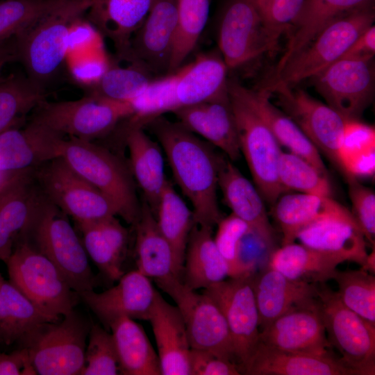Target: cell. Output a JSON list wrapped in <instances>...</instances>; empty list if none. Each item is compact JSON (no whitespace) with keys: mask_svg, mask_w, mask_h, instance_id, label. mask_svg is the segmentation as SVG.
Returning a JSON list of instances; mask_svg holds the SVG:
<instances>
[{"mask_svg":"<svg viewBox=\"0 0 375 375\" xmlns=\"http://www.w3.org/2000/svg\"><path fill=\"white\" fill-rule=\"evenodd\" d=\"M143 126L163 149L176 183L192 206L194 224L212 228L222 218L217 196L222 156L212 144L162 115Z\"/></svg>","mask_w":375,"mask_h":375,"instance_id":"6da1fadb","label":"cell"},{"mask_svg":"<svg viewBox=\"0 0 375 375\" xmlns=\"http://www.w3.org/2000/svg\"><path fill=\"white\" fill-rule=\"evenodd\" d=\"M91 0H67L15 37L17 58L26 76L47 90L67 54L71 30L86 13Z\"/></svg>","mask_w":375,"mask_h":375,"instance_id":"7a4b0ae2","label":"cell"},{"mask_svg":"<svg viewBox=\"0 0 375 375\" xmlns=\"http://www.w3.org/2000/svg\"><path fill=\"white\" fill-rule=\"evenodd\" d=\"M18 238L49 258L76 292L94 290L96 278L81 238L67 215L44 196Z\"/></svg>","mask_w":375,"mask_h":375,"instance_id":"3957f363","label":"cell"},{"mask_svg":"<svg viewBox=\"0 0 375 375\" xmlns=\"http://www.w3.org/2000/svg\"><path fill=\"white\" fill-rule=\"evenodd\" d=\"M60 157L106 195L125 222L131 225L135 222L141 203L131 170L117 156L92 141L68 138Z\"/></svg>","mask_w":375,"mask_h":375,"instance_id":"277c9868","label":"cell"},{"mask_svg":"<svg viewBox=\"0 0 375 375\" xmlns=\"http://www.w3.org/2000/svg\"><path fill=\"white\" fill-rule=\"evenodd\" d=\"M63 317L40 324L19 342L36 374L78 375L85 366L92 323L74 309Z\"/></svg>","mask_w":375,"mask_h":375,"instance_id":"5b68a950","label":"cell"},{"mask_svg":"<svg viewBox=\"0 0 375 375\" xmlns=\"http://www.w3.org/2000/svg\"><path fill=\"white\" fill-rule=\"evenodd\" d=\"M228 92L240 151L256 188L264 201L273 206L286 192L278 176L281 146L264 120L239 92L235 81L228 80Z\"/></svg>","mask_w":375,"mask_h":375,"instance_id":"8992f818","label":"cell"},{"mask_svg":"<svg viewBox=\"0 0 375 375\" xmlns=\"http://www.w3.org/2000/svg\"><path fill=\"white\" fill-rule=\"evenodd\" d=\"M374 17L372 3L337 17L264 86L277 83L294 86L314 78L340 59L356 38L373 24Z\"/></svg>","mask_w":375,"mask_h":375,"instance_id":"52a82bcc","label":"cell"},{"mask_svg":"<svg viewBox=\"0 0 375 375\" xmlns=\"http://www.w3.org/2000/svg\"><path fill=\"white\" fill-rule=\"evenodd\" d=\"M6 264L9 281L53 317L67 315L80 299L56 266L23 238L17 239Z\"/></svg>","mask_w":375,"mask_h":375,"instance_id":"ba28073f","label":"cell"},{"mask_svg":"<svg viewBox=\"0 0 375 375\" xmlns=\"http://www.w3.org/2000/svg\"><path fill=\"white\" fill-rule=\"evenodd\" d=\"M30 120L68 138L93 141L111 132L126 118L133 115L130 102L93 95L57 102L40 103Z\"/></svg>","mask_w":375,"mask_h":375,"instance_id":"9c48e42d","label":"cell"},{"mask_svg":"<svg viewBox=\"0 0 375 375\" xmlns=\"http://www.w3.org/2000/svg\"><path fill=\"white\" fill-rule=\"evenodd\" d=\"M317 299L327 339L340 360L355 375H374L375 326L348 308L325 283L317 285Z\"/></svg>","mask_w":375,"mask_h":375,"instance_id":"30bf717a","label":"cell"},{"mask_svg":"<svg viewBox=\"0 0 375 375\" xmlns=\"http://www.w3.org/2000/svg\"><path fill=\"white\" fill-rule=\"evenodd\" d=\"M33 176L44 196L76 224L118 215L112 202L62 157L37 167Z\"/></svg>","mask_w":375,"mask_h":375,"instance_id":"8fae6325","label":"cell"},{"mask_svg":"<svg viewBox=\"0 0 375 375\" xmlns=\"http://www.w3.org/2000/svg\"><path fill=\"white\" fill-rule=\"evenodd\" d=\"M157 285L178 308L191 349L207 351L235 362L227 322L221 309L209 295L188 288L178 278Z\"/></svg>","mask_w":375,"mask_h":375,"instance_id":"7c38bea8","label":"cell"},{"mask_svg":"<svg viewBox=\"0 0 375 375\" xmlns=\"http://www.w3.org/2000/svg\"><path fill=\"white\" fill-rule=\"evenodd\" d=\"M260 89L275 95L282 110L297 124L319 153L340 170L338 153L346 119L301 88L277 83Z\"/></svg>","mask_w":375,"mask_h":375,"instance_id":"4fadbf2b","label":"cell"},{"mask_svg":"<svg viewBox=\"0 0 375 375\" xmlns=\"http://www.w3.org/2000/svg\"><path fill=\"white\" fill-rule=\"evenodd\" d=\"M251 276L228 278L202 290L224 315L233 341L235 361L242 374L258 344L260 335Z\"/></svg>","mask_w":375,"mask_h":375,"instance_id":"5bb4252c","label":"cell"},{"mask_svg":"<svg viewBox=\"0 0 375 375\" xmlns=\"http://www.w3.org/2000/svg\"><path fill=\"white\" fill-rule=\"evenodd\" d=\"M217 44L228 70L272 55L261 19L251 0H228L217 28Z\"/></svg>","mask_w":375,"mask_h":375,"instance_id":"9a60e30c","label":"cell"},{"mask_svg":"<svg viewBox=\"0 0 375 375\" xmlns=\"http://www.w3.org/2000/svg\"><path fill=\"white\" fill-rule=\"evenodd\" d=\"M374 59L340 58L312 78L326 104L346 119H360L374 92Z\"/></svg>","mask_w":375,"mask_h":375,"instance_id":"2e32d148","label":"cell"},{"mask_svg":"<svg viewBox=\"0 0 375 375\" xmlns=\"http://www.w3.org/2000/svg\"><path fill=\"white\" fill-rule=\"evenodd\" d=\"M177 28L176 0H156L132 35L124 60L138 62L154 75L169 74Z\"/></svg>","mask_w":375,"mask_h":375,"instance_id":"e0dca14e","label":"cell"},{"mask_svg":"<svg viewBox=\"0 0 375 375\" xmlns=\"http://www.w3.org/2000/svg\"><path fill=\"white\" fill-rule=\"evenodd\" d=\"M258 342L283 351L331 354L317 299L274 319L260 331Z\"/></svg>","mask_w":375,"mask_h":375,"instance_id":"ac0fdd59","label":"cell"},{"mask_svg":"<svg viewBox=\"0 0 375 375\" xmlns=\"http://www.w3.org/2000/svg\"><path fill=\"white\" fill-rule=\"evenodd\" d=\"M138 269L125 273L113 287L101 292L78 293L106 328L121 317L148 320L157 290Z\"/></svg>","mask_w":375,"mask_h":375,"instance_id":"d6986e66","label":"cell"},{"mask_svg":"<svg viewBox=\"0 0 375 375\" xmlns=\"http://www.w3.org/2000/svg\"><path fill=\"white\" fill-rule=\"evenodd\" d=\"M65 136L30 120L23 128L0 134V172L17 174L35 169L60 157Z\"/></svg>","mask_w":375,"mask_h":375,"instance_id":"ffe728a7","label":"cell"},{"mask_svg":"<svg viewBox=\"0 0 375 375\" xmlns=\"http://www.w3.org/2000/svg\"><path fill=\"white\" fill-rule=\"evenodd\" d=\"M297 240L310 248L361 267L368 256L367 241L349 210L310 224L298 233Z\"/></svg>","mask_w":375,"mask_h":375,"instance_id":"44dd1931","label":"cell"},{"mask_svg":"<svg viewBox=\"0 0 375 375\" xmlns=\"http://www.w3.org/2000/svg\"><path fill=\"white\" fill-rule=\"evenodd\" d=\"M173 113L178 123L220 149L231 160L241 151L228 92L211 100L181 108Z\"/></svg>","mask_w":375,"mask_h":375,"instance_id":"7402d4cb","label":"cell"},{"mask_svg":"<svg viewBox=\"0 0 375 375\" xmlns=\"http://www.w3.org/2000/svg\"><path fill=\"white\" fill-rule=\"evenodd\" d=\"M43 196L33 170L17 174L0 190V260H8Z\"/></svg>","mask_w":375,"mask_h":375,"instance_id":"603a6c76","label":"cell"},{"mask_svg":"<svg viewBox=\"0 0 375 375\" xmlns=\"http://www.w3.org/2000/svg\"><path fill=\"white\" fill-rule=\"evenodd\" d=\"M148 321L155 337L162 375H191V347L178 308L157 291Z\"/></svg>","mask_w":375,"mask_h":375,"instance_id":"cb8c5ba5","label":"cell"},{"mask_svg":"<svg viewBox=\"0 0 375 375\" xmlns=\"http://www.w3.org/2000/svg\"><path fill=\"white\" fill-rule=\"evenodd\" d=\"M260 331L292 308L317 299V284L287 278L267 267L251 276Z\"/></svg>","mask_w":375,"mask_h":375,"instance_id":"d4e9b609","label":"cell"},{"mask_svg":"<svg viewBox=\"0 0 375 375\" xmlns=\"http://www.w3.org/2000/svg\"><path fill=\"white\" fill-rule=\"evenodd\" d=\"M88 256L101 274L117 281L126 272L124 265L128 251L130 233L116 217L76 224Z\"/></svg>","mask_w":375,"mask_h":375,"instance_id":"484cf974","label":"cell"},{"mask_svg":"<svg viewBox=\"0 0 375 375\" xmlns=\"http://www.w3.org/2000/svg\"><path fill=\"white\" fill-rule=\"evenodd\" d=\"M246 375H355L331 354L280 351L258 342L244 368Z\"/></svg>","mask_w":375,"mask_h":375,"instance_id":"4316f807","label":"cell"},{"mask_svg":"<svg viewBox=\"0 0 375 375\" xmlns=\"http://www.w3.org/2000/svg\"><path fill=\"white\" fill-rule=\"evenodd\" d=\"M218 186L231 213L247 223L251 230L276 248L275 233L269 222L263 198L256 187L231 160L223 156L218 174Z\"/></svg>","mask_w":375,"mask_h":375,"instance_id":"83f0119b","label":"cell"},{"mask_svg":"<svg viewBox=\"0 0 375 375\" xmlns=\"http://www.w3.org/2000/svg\"><path fill=\"white\" fill-rule=\"evenodd\" d=\"M156 0H91L89 22L109 39L119 60H124L131 38Z\"/></svg>","mask_w":375,"mask_h":375,"instance_id":"f1b7e54d","label":"cell"},{"mask_svg":"<svg viewBox=\"0 0 375 375\" xmlns=\"http://www.w3.org/2000/svg\"><path fill=\"white\" fill-rule=\"evenodd\" d=\"M228 71L219 52L200 54L175 70L177 110L227 94Z\"/></svg>","mask_w":375,"mask_h":375,"instance_id":"f546056e","label":"cell"},{"mask_svg":"<svg viewBox=\"0 0 375 375\" xmlns=\"http://www.w3.org/2000/svg\"><path fill=\"white\" fill-rule=\"evenodd\" d=\"M135 232L137 269L156 285L178 277L172 249L161 233L154 214L143 200L140 212L132 225Z\"/></svg>","mask_w":375,"mask_h":375,"instance_id":"4dcf8cb0","label":"cell"},{"mask_svg":"<svg viewBox=\"0 0 375 375\" xmlns=\"http://www.w3.org/2000/svg\"><path fill=\"white\" fill-rule=\"evenodd\" d=\"M235 83L241 94L268 126L279 144L304 158L322 174L328 176L319 151L297 124L271 102L270 94L262 89H250L236 81Z\"/></svg>","mask_w":375,"mask_h":375,"instance_id":"1f68e13d","label":"cell"},{"mask_svg":"<svg viewBox=\"0 0 375 375\" xmlns=\"http://www.w3.org/2000/svg\"><path fill=\"white\" fill-rule=\"evenodd\" d=\"M125 141L129 152V169L140 190L143 200L156 214L167 179L161 148L142 129L131 124Z\"/></svg>","mask_w":375,"mask_h":375,"instance_id":"d6a6232c","label":"cell"},{"mask_svg":"<svg viewBox=\"0 0 375 375\" xmlns=\"http://www.w3.org/2000/svg\"><path fill=\"white\" fill-rule=\"evenodd\" d=\"M372 2V0H304L300 12L288 31L286 47L273 75L278 74L331 22Z\"/></svg>","mask_w":375,"mask_h":375,"instance_id":"836d02e7","label":"cell"},{"mask_svg":"<svg viewBox=\"0 0 375 375\" xmlns=\"http://www.w3.org/2000/svg\"><path fill=\"white\" fill-rule=\"evenodd\" d=\"M212 230L194 224L189 235L181 281L193 290L206 289L229 278L228 265L215 244Z\"/></svg>","mask_w":375,"mask_h":375,"instance_id":"e575fe53","label":"cell"},{"mask_svg":"<svg viewBox=\"0 0 375 375\" xmlns=\"http://www.w3.org/2000/svg\"><path fill=\"white\" fill-rule=\"evenodd\" d=\"M348 210L331 197L287 194L273 205V217L282 233V245H285L294 242L298 233L310 224Z\"/></svg>","mask_w":375,"mask_h":375,"instance_id":"d590c367","label":"cell"},{"mask_svg":"<svg viewBox=\"0 0 375 375\" xmlns=\"http://www.w3.org/2000/svg\"><path fill=\"white\" fill-rule=\"evenodd\" d=\"M123 375H162L158 353L144 328L131 318L121 317L108 326Z\"/></svg>","mask_w":375,"mask_h":375,"instance_id":"8d00e7d4","label":"cell"},{"mask_svg":"<svg viewBox=\"0 0 375 375\" xmlns=\"http://www.w3.org/2000/svg\"><path fill=\"white\" fill-rule=\"evenodd\" d=\"M343 262L337 256L293 242L276 249L268 267L288 278L317 284L331 280L336 267Z\"/></svg>","mask_w":375,"mask_h":375,"instance_id":"74e56055","label":"cell"},{"mask_svg":"<svg viewBox=\"0 0 375 375\" xmlns=\"http://www.w3.org/2000/svg\"><path fill=\"white\" fill-rule=\"evenodd\" d=\"M12 283L0 278V343L11 345L41 324L57 322Z\"/></svg>","mask_w":375,"mask_h":375,"instance_id":"f35d334b","label":"cell"},{"mask_svg":"<svg viewBox=\"0 0 375 375\" xmlns=\"http://www.w3.org/2000/svg\"><path fill=\"white\" fill-rule=\"evenodd\" d=\"M158 226L169 244L176 270L181 280L185 249L194 224L192 210L167 180L155 214Z\"/></svg>","mask_w":375,"mask_h":375,"instance_id":"ab89813d","label":"cell"},{"mask_svg":"<svg viewBox=\"0 0 375 375\" xmlns=\"http://www.w3.org/2000/svg\"><path fill=\"white\" fill-rule=\"evenodd\" d=\"M47 90L26 75L0 77V134L18 127L26 115L46 100Z\"/></svg>","mask_w":375,"mask_h":375,"instance_id":"60d3db41","label":"cell"},{"mask_svg":"<svg viewBox=\"0 0 375 375\" xmlns=\"http://www.w3.org/2000/svg\"><path fill=\"white\" fill-rule=\"evenodd\" d=\"M126 67L108 65L87 90L86 94L131 102L157 78L142 64L131 61Z\"/></svg>","mask_w":375,"mask_h":375,"instance_id":"b9f144b4","label":"cell"},{"mask_svg":"<svg viewBox=\"0 0 375 375\" xmlns=\"http://www.w3.org/2000/svg\"><path fill=\"white\" fill-rule=\"evenodd\" d=\"M178 28L169 73L180 67L195 48L207 24L210 0H176Z\"/></svg>","mask_w":375,"mask_h":375,"instance_id":"7bdbcfd3","label":"cell"},{"mask_svg":"<svg viewBox=\"0 0 375 375\" xmlns=\"http://www.w3.org/2000/svg\"><path fill=\"white\" fill-rule=\"evenodd\" d=\"M331 279L338 285L340 301L350 310L375 326V277L362 269L339 271Z\"/></svg>","mask_w":375,"mask_h":375,"instance_id":"ee69618b","label":"cell"},{"mask_svg":"<svg viewBox=\"0 0 375 375\" xmlns=\"http://www.w3.org/2000/svg\"><path fill=\"white\" fill-rule=\"evenodd\" d=\"M279 182L286 192L331 197L332 188L328 176L301 156L281 151L278 165Z\"/></svg>","mask_w":375,"mask_h":375,"instance_id":"f6af8a7d","label":"cell"},{"mask_svg":"<svg viewBox=\"0 0 375 375\" xmlns=\"http://www.w3.org/2000/svg\"><path fill=\"white\" fill-rule=\"evenodd\" d=\"M67 0H0V42L19 34Z\"/></svg>","mask_w":375,"mask_h":375,"instance_id":"bcb514c9","label":"cell"},{"mask_svg":"<svg viewBox=\"0 0 375 375\" xmlns=\"http://www.w3.org/2000/svg\"><path fill=\"white\" fill-rule=\"evenodd\" d=\"M81 375L119 374L112 335L99 324H91Z\"/></svg>","mask_w":375,"mask_h":375,"instance_id":"7dc6e473","label":"cell"},{"mask_svg":"<svg viewBox=\"0 0 375 375\" xmlns=\"http://www.w3.org/2000/svg\"><path fill=\"white\" fill-rule=\"evenodd\" d=\"M261 19L272 53L297 19L304 0H251Z\"/></svg>","mask_w":375,"mask_h":375,"instance_id":"c3c4849f","label":"cell"},{"mask_svg":"<svg viewBox=\"0 0 375 375\" xmlns=\"http://www.w3.org/2000/svg\"><path fill=\"white\" fill-rule=\"evenodd\" d=\"M217 225L214 241L228 265L229 278L247 276L239 261V247L243 236L251 229L250 226L233 213L222 217Z\"/></svg>","mask_w":375,"mask_h":375,"instance_id":"681fc988","label":"cell"},{"mask_svg":"<svg viewBox=\"0 0 375 375\" xmlns=\"http://www.w3.org/2000/svg\"><path fill=\"white\" fill-rule=\"evenodd\" d=\"M352 206L351 211L366 241L375 246V194L361 184L357 178L345 177Z\"/></svg>","mask_w":375,"mask_h":375,"instance_id":"f907efd6","label":"cell"},{"mask_svg":"<svg viewBox=\"0 0 375 375\" xmlns=\"http://www.w3.org/2000/svg\"><path fill=\"white\" fill-rule=\"evenodd\" d=\"M372 150H375L374 127L360 119H346L338 153L340 168L341 159Z\"/></svg>","mask_w":375,"mask_h":375,"instance_id":"816d5d0a","label":"cell"},{"mask_svg":"<svg viewBox=\"0 0 375 375\" xmlns=\"http://www.w3.org/2000/svg\"><path fill=\"white\" fill-rule=\"evenodd\" d=\"M191 375H240L238 365L211 352L191 349Z\"/></svg>","mask_w":375,"mask_h":375,"instance_id":"f5cc1de1","label":"cell"},{"mask_svg":"<svg viewBox=\"0 0 375 375\" xmlns=\"http://www.w3.org/2000/svg\"><path fill=\"white\" fill-rule=\"evenodd\" d=\"M36 374L25 349L10 353H0V375Z\"/></svg>","mask_w":375,"mask_h":375,"instance_id":"db71d44e","label":"cell"},{"mask_svg":"<svg viewBox=\"0 0 375 375\" xmlns=\"http://www.w3.org/2000/svg\"><path fill=\"white\" fill-rule=\"evenodd\" d=\"M374 54L375 26L372 24L356 38L340 58L367 60L374 59Z\"/></svg>","mask_w":375,"mask_h":375,"instance_id":"11a10c76","label":"cell"},{"mask_svg":"<svg viewBox=\"0 0 375 375\" xmlns=\"http://www.w3.org/2000/svg\"><path fill=\"white\" fill-rule=\"evenodd\" d=\"M13 60H17L15 37L0 42V77L3 67Z\"/></svg>","mask_w":375,"mask_h":375,"instance_id":"9f6ffc18","label":"cell"},{"mask_svg":"<svg viewBox=\"0 0 375 375\" xmlns=\"http://www.w3.org/2000/svg\"><path fill=\"white\" fill-rule=\"evenodd\" d=\"M361 269L371 273L374 274L375 272V255H374V249L371 253H368L366 261Z\"/></svg>","mask_w":375,"mask_h":375,"instance_id":"6f0895ef","label":"cell"},{"mask_svg":"<svg viewBox=\"0 0 375 375\" xmlns=\"http://www.w3.org/2000/svg\"><path fill=\"white\" fill-rule=\"evenodd\" d=\"M18 174L19 173L4 174V173L0 172V190L3 188L9 181H10Z\"/></svg>","mask_w":375,"mask_h":375,"instance_id":"680465c9","label":"cell"},{"mask_svg":"<svg viewBox=\"0 0 375 375\" xmlns=\"http://www.w3.org/2000/svg\"><path fill=\"white\" fill-rule=\"evenodd\" d=\"M1 273H0V278H1Z\"/></svg>","mask_w":375,"mask_h":375,"instance_id":"91938a15","label":"cell"}]
</instances>
